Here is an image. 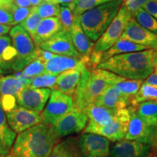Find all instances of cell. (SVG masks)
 <instances>
[{
    "label": "cell",
    "instance_id": "1",
    "mask_svg": "<svg viewBox=\"0 0 157 157\" xmlns=\"http://www.w3.org/2000/svg\"><path fill=\"white\" fill-rule=\"evenodd\" d=\"M155 50H146L111 57L101 62L97 68L128 79L143 80L154 70Z\"/></svg>",
    "mask_w": 157,
    "mask_h": 157
},
{
    "label": "cell",
    "instance_id": "2",
    "mask_svg": "<svg viewBox=\"0 0 157 157\" xmlns=\"http://www.w3.org/2000/svg\"><path fill=\"white\" fill-rule=\"evenodd\" d=\"M60 138L53 127L39 124L17 135L11 154L16 157H48Z\"/></svg>",
    "mask_w": 157,
    "mask_h": 157
},
{
    "label": "cell",
    "instance_id": "3",
    "mask_svg": "<svg viewBox=\"0 0 157 157\" xmlns=\"http://www.w3.org/2000/svg\"><path fill=\"white\" fill-rule=\"evenodd\" d=\"M125 78L106 70L95 68L90 71L84 69L79 84L72 95L75 107L82 111L93 103L107 88Z\"/></svg>",
    "mask_w": 157,
    "mask_h": 157
},
{
    "label": "cell",
    "instance_id": "4",
    "mask_svg": "<svg viewBox=\"0 0 157 157\" xmlns=\"http://www.w3.org/2000/svg\"><path fill=\"white\" fill-rule=\"evenodd\" d=\"M122 3L121 0H113L102 4L80 15L79 21L82 28L92 42H97L106 30Z\"/></svg>",
    "mask_w": 157,
    "mask_h": 157
},
{
    "label": "cell",
    "instance_id": "5",
    "mask_svg": "<svg viewBox=\"0 0 157 157\" xmlns=\"http://www.w3.org/2000/svg\"><path fill=\"white\" fill-rule=\"evenodd\" d=\"M12 44L17 52V58L12 65V69L21 71L35 59L36 46L30 35L21 25L13 26L9 32Z\"/></svg>",
    "mask_w": 157,
    "mask_h": 157
},
{
    "label": "cell",
    "instance_id": "6",
    "mask_svg": "<svg viewBox=\"0 0 157 157\" xmlns=\"http://www.w3.org/2000/svg\"><path fill=\"white\" fill-rule=\"evenodd\" d=\"M130 119V113L127 108L117 111L115 119L106 126H100L88 122L84 129V133H93L101 135L109 141L118 142L123 140L127 134Z\"/></svg>",
    "mask_w": 157,
    "mask_h": 157
},
{
    "label": "cell",
    "instance_id": "7",
    "mask_svg": "<svg viewBox=\"0 0 157 157\" xmlns=\"http://www.w3.org/2000/svg\"><path fill=\"white\" fill-rule=\"evenodd\" d=\"M75 108L73 98L52 89L42 113V124L55 127L61 118Z\"/></svg>",
    "mask_w": 157,
    "mask_h": 157
},
{
    "label": "cell",
    "instance_id": "8",
    "mask_svg": "<svg viewBox=\"0 0 157 157\" xmlns=\"http://www.w3.org/2000/svg\"><path fill=\"white\" fill-rule=\"evenodd\" d=\"M132 17V15L122 3L112 22L95 43L93 51L104 52L113 46L120 38L127 24Z\"/></svg>",
    "mask_w": 157,
    "mask_h": 157
},
{
    "label": "cell",
    "instance_id": "9",
    "mask_svg": "<svg viewBox=\"0 0 157 157\" xmlns=\"http://www.w3.org/2000/svg\"><path fill=\"white\" fill-rule=\"evenodd\" d=\"M80 157H109L110 141L101 135L84 133L77 139Z\"/></svg>",
    "mask_w": 157,
    "mask_h": 157
},
{
    "label": "cell",
    "instance_id": "10",
    "mask_svg": "<svg viewBox=\"0 0 157 157\" xmlns=\"http://www.w3.org/2000/svg\"><path fill=\"white\" fill-rule=\"evenodd\" d=\"M7 122L15 133H21L42 123V113L31 111L16 105L6 113Z\"/></svg>",
    "mask_w": 157,
    "mask_h": 157
},
{
    "label": "cell",
    "instance_id": "11",
    "mask_svg": "<svg viewBox=\"0 0 157 157\" xmlns=\"http://www.w3.org/2000/svg\"><path fill=\"white\" fill-rule=\"evenodd\" d=\"M130 113V119L127 134L124 138L135 140L145 144L155 146L157 144V129L149 126L132 109L127 108Z\"/></svg>",
    "mask_w": 157,
    "mask_h": 157
},
{
    "label": "cell",
    "instance_id": "12",
    "mask_svg": "<svg viewBox=\"0 0 157 157\" xmlns=\"http://www.w3.org/2000/svg\"><path fill=\"white\" fill-rule=\"evenodd\" d=\"M119 39L142 45L148 50L157 49V34L141 26L133 17L127 24Z\"/></svg>",
    "mask_w": 157,
    "mask_h": 157
},
{
    "label": "cell",
    "instance_id": "13",
    "mask_svg": "<svg viewBox=\"0 0 157 157\" xmlns=\"http://www.w3.org/2000/svg\"><path fill=\"white\" fill-rule=\"evenodd\" d=\"M87 121V116L82 110L75 107L63 116L53 127L59 137H66L84 130Z\"/></svg>",
    "mask_w": 157,
    "mask_h": 157
},
{
    "label": "cell",
    "instance_id": "14",
    "mask_svg": "<svg viewBox=\"0 0 157 157\" xmlns=\"http://www.w3.org/2000/svg\"><path fill=\"white\" fill-rule=\"evenodd\" d=\"M51 89L49 88L25 87L17 95L16 103L20 106L31 111L42 112L50 98Z\"/></svg>",
    "mask_w": 157,
    "mask_h": 157
},
{
    "label": "cell",
    "instance_id": "15",
    "mask_svg": "<svg viewBox=\"0 0 157 157\" xmlns=\"http://www.w3.org/2000/svg\"><path fill=\"white\" fill-rule=\"evenodd\" d=\"M42 50L59 56H66L82 58L74 48L70 32L61 30L39 46Z\"/></svg>",
    "mask_w": 157,
    "mask_h": 157
},
{
    "label": "cell",
    "instance_id": "16",
    "mask_svg": "<svg viewBox=\"0 0 157 157\" xmlns=\"http://www.w3.org/2000/svg\"><path fill=\"white\" fill-rule=\"evenodd\" d=\"M151 151L150 145L125 139L113 145L109 157H147Z\"/></svg>",
    "mask_w": 157,
    "mask_h": 157
},
{
    "label": "cell",
    "instance_id": "17",
    "mask_svg": "<svg viewBox=\"0 0 157 157\" xmlns=\"http://www.w3.org/2000/svg\"><path fill=\"white\" fill-rule=\"evenodd\" d=\"M44 67L47 73L54 76L71 69H86L82 58L59 55H55L50 60L45 62Z\"/></svg>",
    "mask_w": 157,
    "mask_h": 157
},
{
    "label": "cell",
    "instance_id": "18",
    "mask_svg": "<svg viewBox=\"0 0 157 157\" xmlns=\"http://www.w3.org/2000/svg\"><path fill=\"white\" fill-rule=\"evenodd\" d=\"M33 78L26 77L21 73L15 75L0 76V95L17 97L23 89L29 87Z\"/></svg>",
    "mask_w": 157,
    "mask_h": 157
},
{
    "label": "cell",
    "instance_id": "19",
    "mask_svg": "<svg viewBox=\"0 0 157 157\" xmlns=\"http://www.w3.org/2000/svg\"><path fill=\"white\" fill-rule=\"evenodd\" d=\"M71 38L74 48L81 57H88L93 51L95 43L86 35L80 24L79 17H75L74 23L70 31Z\"/></svg>",
    "mask_w": 157,
    "mask_h": 157
},
{
    "label": "cell",
    "instance_id": "20",
    "mask_svg": "<svg viewBox=\"0 0 157 157\" xmlns=\"http://www.w3.org/2000/svg\"><path fill=\"white\" fill-rule=\"evenodd\" d=\"M83 71L71 69L60 74L57 76L53 89L72 97L79 84Z\"/></svg>",
    "mask_w": 157,
    "mask_h": 157
},
{
    "label": "cell",
    "instance_id": "21",
    "mask_svg": "<svg viewBox=\"0 0 157 157\" xmlns=\"http://www.w3.org/2000/svg\"><path fill=\"white\" fill-rule=\"evenodd\" d=\"M117 111L95 103L90 104L82 110L87 116L90 122L100 126H106L112 122L117 116Z\"/></svg>",
    "mask_w": 157,
    "mask_h": 157
},
{
    "label": "cell",
    "instance_id": "22",
    "mask_svg": "<svg viewBox=\"0 0 157 157\" xmlns=\"http://www.w3.org/2000/svg\"><path fill=\"white\" fill-rule=\"evenodd\" d=\"M61 30L62 27L58 17L42 19L35 31L32 39L35 45L39 47Z\"/></svg>",
    "mask_w": 157,
    "mask_h": 157
},
{
    "label": "cell",
    "instance_id": "23",
    "mask_svg": "<svg viewBox=\"0 0 157 157\" xmlns=\"http://www.w3.org/2000/svg\"><path fill=\"white\" fill-rule=\"evenodd\" d=\"M93 103L111 109L119 110L129 106V100L119 93L117 88L111 86L107 88Z\"/></svg>",
    "mask_w": 157,
    "mask_h": 157
},
{
    "label": "cell",
    "instance_id": "24",
    "mask_svg": "<svg viewBox=\"0 0 157 157\" xmlns=\"http://www.w3.org/2000/svg\"><path fill=\"white\" fill-rule=\"evenodd\" d=\"M149 126L157 129V101H148L129 106Z\"/></svg>",
    "mask_w": 157,
    "mask_h": 157
},
{
    "label": "cell",
    "instance_id": "25",
    "mask_svg": "<svg viewBox=\"0 0 157 157\" xmlns=\"http://www.w3.org/2000/svg\"><path fill=\"white\" fill-rule=\"evenodd\" d=\"M17 58V52L12 44L10 36H0V68L5 72L12 68V65Z\"/></svg>",
    "mask_w": 157,
    "mask_h": 157
},
{
    "label": "cell",
    "instance_id": "26",
    "mask_svg": "<svg viewBox=\"0 0 157 157\" xmlns=\"http://www.w3.org/2000/svg\"><path fill=\"white\" fill-rule=\"evenodd\" d=\"M146 50H148V49H147L146 47L142 46V45L135 44V43L129 42V41L119 39L113 46H111V48L103 52V56H102L101 62L105 61L109 58L115 56L129 53V52H139V51Z\"/></svg>",
    "mask_w": 157,
    "mask_h": 157
},
{
    "label": "cell",
    "instance_id": "27",
    "mask_svg": "<svg viewBox=\"0 0 157 157\" xmlns=\"http://www.w3.org/2000/svg\"><path fill=\"white\" fill-rule=\"evenodd\" d=\"M48 157H80L77 139L75 137H68L59 141Z\"/></svg>",
    "mask_w": 157,
    "mask_h": 157
},
{
    "label": "cell",
    "instance_id": "28",
    "mask_svg": "<svg viewBox=\"0 0 157 157\" xmlns=\"http://www.w3.org/2000/svg\"><path fill=\"white\" fill-rule=\"evenodd\" d=\"M16 138V133L10 127L6 113L0 104V141L7 151L10 150Z\"/></svg>",
    "mask_w": 157,
    "mask_h": 157
},
{
    "label": "cell",
    "instance_id": "29",
    "mask_svg": "<svg viewBox=\"0 0 157 157\" xmlns=\"http://www.w3.org/2000/svg\"><path fill=\"white\" fill-rule=\"evenodd\" d=\"M111 1L113 0H76L74 3L66 5V7L73 12L74 17H78L85 12Z\"/></svg>",
    "mask_w": 157,
    "mask_h": 157
},
{
    "label": "cell",
    "instance_id": "30",
    "mask_svg": "<svg viewBox=\"0 0 157 157\" xmlns=\"http://www.w3.org/2000/svg\"><path fill=\"white\" fill-rule=\"evenodd\" d=\"M143 80L128 79L125 78L124 80L119 83L115 84L113 87L117 88L121 95L129 100V105H130V100L137 93L142 85Z\"/></svg>",
    "mask_w": 157,
    "mask_h": 157
},
{
    "label": "cell",
    "instance_id": "31",
    "mask_svg": "<svg viewBox=\"0 0 157 157\" xmlns=\"http://www.w3.org/2000/svg\"><path fill=\"white\" fill-rule=\"evenodd\" d=\"M148 101H157V88L143 83L137 93L130 100L129 106Z\"/></svg>",
    "mask_w": 157,
    "mask_h": 157
},
{
    "label": "cell",
    "instance_id": "32",
    "mask_svg": "<svg viewBox=\"0 0 157 157\" xmlns=\"http://www.w3.org/2000/svg\"><path fill=\"white\" fill-rule=\"evenodd\" d=\"M132 17L143 28L157 34V20L148 14L146 10L141 8Z\"/></svg>",
    "mask_w": 157,
    "mask_h": 157
},
{
    "label": "cell",
    "instance_id": "33",
    "mask_svg": "<svg viewBox=\"0 0 157 157\" xmlns=\"http://www.w3.org/2000/svg\"><path fill=\"white\" fill-rule=\"evenodd\" d=\"M32 9L36 12L42 19L48 18V17H58L60 13V5L49 2H42L40 5L36 7H33Z\"/></svg>",
    "mask_w": 157,
    "mask_h": 157
},
{
    "label": "cell",
    "instance_id": "34",
    "mask_svg": "<svg viewBox=\"0 0 157 157\" xmlns=\"http://www.w3.org/2000/svg\"><path fill=\"white\" fill-rule=\"evenodd\" d=\"M2 8L5 9L10 13L13 19V26L21 24L24 20L28 17L29 13L31 11V8L27 7H19L13 5L12 3L7 4L2 7Z\"/></svg>",
    "mask_w": 157,
    "mask_h": 157
},
{
    "label": "cell",
    "instance_id": "35",
    "mask_svg": "<svg viewBox=\"0 0 157 157\" xmlns=\"http://www.w3.org/2000/svg\"><path fill=\"white\" fill-rule=\"evenodd\" d=\"M21 74L23 76L29 78H34L36 76L47 74L45 70L44 63L39 60H33L29 65H27L21 71Z\"/></svg>",
    "mask_w": 157,
    "mask_h": 157
},
{
    "label": "cell",
    "instance_id": "36",
    "mask_svg": "<svg viewBox=\"0 0 157 157\" xmlns=\"http://www.w3.org/2000/svg\"><path fill=\"white\" fill-rule=\"evenodd\" d=\"M56 78L57 76H51L48 74L36 76V77L33 78L29 87L32 88V89L49 88V89L52 90L56 84Z\"/></svg>",
    "mask_w": 157,
    "mask_h": 157
},
{
    "label": "cell",
    "instance_id": "37",
    "mask_svg": "<svg viewBox=\"0 0 157 157\" xmlns=\"http://www.w3.org/2000/svg\"><path fill=\"white\" fill-rule=\"evenodd\" d=\"M58 18L61 25L62 30L70 32L71 29L74 23V20H75L73 12L66 6H60V13H59Z\"/></svg>",
    "mask_w": 157,
    "mask_h": 157
},
{
    "label": "cell",
    "instance_id": "38",
    "mask_svg": "<svg viewBox=\"0 0 157 157\" xmlns=\"http://www.w3.org/2000/svg\"><path fill=\"white\" fill-rule=\"evenodd\" d=\"M41 20H42V18L39 17V15L31 7V11L29 13L28 17L19 25H21L29 33L31 38H33L35 31H36Z\"/></svg>",
    "mask_w": 157,
    "mask_h": 157
},
{
    "label": "cell",
    "instance_id": "39",
    "mask_svg": "<svg viewBox=\"0 0 157 157\" xmlns=\"http://www.w3.org/2000/svg\"><path fill=\"white\" fill-rule=\"evenodd\" d=\"M149 0H127L123 2V5L133 16V15L139 10L143 8L145 4Z\"/></svg>",
    "mask_w": 157,
    "mask_h": 157
},
{
    "label": "cell",
    "instance_id": "40",
    "mask_svg": "<svg viewBox=\"0 0 157 157\" xmlns=\"http://www.w3.org/2000/svg\"><path fill=\"white\" fill-rule=\"evenodd\" d=\"M0 104L5 112H8L16 105V98L12 95H5L0 97Z\"/></svg>",
    "mask_w": 157,
    "mask_h": 157
},
{
    "label": "cell",
    "instance_id": "41",
    "mask_svg": "<svg viewBox=\"0 0 157 157\" xmlns=\"http://www.w3.org/2000/svg\"><path fill=\"white\" fill-rule=\"evenodd\" d=\"M56 54L52 53V52H48V51H45L42 49H41L39 47H36V50H35V59L41 60L44 63L45 62L48 61L51 58L53 57Z\"/></svg>",
    "mask_w": 157,
    "mask_h": 157
},
{
    "label": "cell",
    "instance_id": "42",
    "mask_svg": "<svg viewBox=\"0 0 157 157\" xmlns=\"http://www.w3.org/2000/svg\"><path fill=\"white\" fill-rule=\"evenodd\" d=\"M0 24L13 26V16L8 11L2 7H0Z\"/></svg>",
    "mask_w": 157,
    "mask_h": 157
},
{
    "label": "cell",
    "instance_id": "43",
    "mask_svg": "<svg viewBox=\"0 0 157 157\" xmlns=\"http://www.w3.org/2000/svg\"><path fill=\"white\" fill-rule=\"evenodd\" d=\"M143 9L157 20V1L156 0H149L145 4Z\"/></svg>",
    "mask_w": 157,
    "mask_h": 157
},
{
    "label": "cell",
    "instance_id": "44",
    "mask_svg": "<svg viewBox=\"0 0 157 157\" xmlns=\"http://www.w3.org/2000/svg\"><path fill=\"white\" fill-rule=\"evenodd\" d=\"M143 83L157 88V74L156 73H154V72H153L151 75H149L148 77L143 81Z\"/></svg>",
    "mask_w": 157,
    "mask_h": 157
},
{
    "label": "cell",
    "instance_id": "45",
    "mask_svg": "<svg viewBox=\"0 0 157 157\" xmlns=\"http://www.w3.org/2000/svg\"><path fill=\"white\" fill-rule=\"evenodd\" d=\"M11 3L19 7H27L31 8L32 7L29 0H10Z\"/></svg>",
    "mask_w": 157,
    "mask_h": 157
},
{
    "label": "cell",
    "instance_id": "46",
    "mask_svg": "<svg viewBox=\"0 0 157 157\" xmlns=\"http://www.w3.org/2000/svg\"><path fill=\"white\" fill-rule=\"evenodd\" d=\"M76 0H52L51 3L57 4V5H61L62 6H66L70 4L74 3Z\"/></svg>",
    "mask_w": 157,
    "mask_h": 157
},
{
    "label": "cell",
    "instance_id": "47",
    "mask_svg": "<svg viewBox=\"0 0 157 157\" xmlns=\"http://www.w3.org/2000/svg\"><path fill=\"white\" fill-rule=\"evenodd\" d=\"M11 29V26L9 25H2L0 24V36H5L10 32Z\"/></svg>",
    "mask_w": 157,
    "mask_h": 157
},
{
    "label": "cell",
    "instance_id": "48",
    "mask_svg": "<svg viewBox=\"0 0 157 157\" xmlns=\"http://www.w3.org/2000/svg\"><path fill=\"white\" fill-rule=\"evenodd\" d=\"M7 154H8V151L4 147L3 144L0 141V157H5Z\"/></svg>",
    "mask_w": 157,
    "mask_h": 157
},
{
    "label": "cell",
    "instance_id": "49",
    "mask_svg": "<svg viewBox=\"0 0 157 157\" xmlns=\"http://www.w3.org/2000/svg\"><path fill=\"white\" fill-rule=\"evenodd\" d=\"M29 1H30L32 7H36V6L40 5V4L43 2L42 0H29Z\"/></svg>",
    "mask_w": 157,
    "mask_h": 157
},
{
    "label": "cell",
    "instance_id": "50",
    "mask_svg": "<svg viewBox=\"0 0 157 157\" xmlns=\"http://www.w3.org/2000/svg\"><path fill=\"white\" fill-rule=\"evenodd\" d=\"M9 3H11L10 0H0V7H3L4 5H7V4H9Z\"/></svg>",
    "mask_w": 157,
    "mask_h": 157
},
{
    "label": "cell",
    "instance_id": "51",
    "mask_svg": "<svg viewBox=\"0 0 157 157\" xmlns=\"http://www.w3.org/2000/svg\"><path fill=\"white\" fill-rule=\"evenodd\" d=\"M147 157H157V150H155L154 151H151Z\"/></svg>",
    "mask_w": 157,
    "mask_h": 157
},
{
    "label": "cell",
    "instance_id": "52",
    "mask_svg": "<svg viewBox=\"0 0 157 157\" xmlns=\"http://www.w3.org/2000/svg\"><path fill=\"white\" fill-rule=\"evenodd\" d=\"M154 73H156L157 74V59L155 60L154 63Z\"/></svg>",
    "mask_w": 157,
    "mask_h": 157
},
{
    "label": "cell",
    "instance_id": "53",
    "mask_svg": "<svg viewBox=\"0 0 157 157\" xmlns=\"http://www.w3.org/2000/svg\"><path fill=\"white\" fill-rule=\"evenodd\" d=\"M5 157H16L15 156H14L13 154H7Z\"/></svg>",
    "mask_w": 157,
    "mask_h": 157
},
{
    "label": "cell",
    "instance_id": "54",
    "mask_svg": "<svg viewBox=\"0 0 157 157\" xmlns=\"http://www.w3.org/2000/svg\"><path fill=\"white\" fill-rule=\"evenodd\" d=\"M157 59V49L156 50H155V60H156Z\"/></svg>",
    "mask_w": 157,
    "mask_h": 157
},
{
    "label": "cell",
    "instance_id": "55",
    "mask_svg": "<svg viewBox=\"0 0 157 157\" xmlns=\"http://www.w3.org/2000/svg\"><path fill=\"white\" fill-rule=\"evenodd\" d=\"M4 73H5V72H4V71H2V69H1V68H0V74H4Z\"/></svg>",
    "mask_w": 157,
    "mask_h": 157
},
{
    "label": "cell",
    "instance_id": "56",
    "mask_svg": "<svg viewBox=\"0 0 157 157\" xmlns=\"http://www.w3.org/2000/svg\"><path fill=\"white\" fill-rule=\"evenodd\" d=\"M43 2H50L51 1H52V0H42Z\"/></svg>",
    "mask_w": 157,
    "mask_h": 157
},
{
    "label": "cell",
    "instance_id": "57",
    "mask_svg": "<svg viewBox=\"0 0 157 157\" xmlns=\"http://www.w3.org/2000/svg\"><path fill=\"white\" fill-rule=\"evenodd\" d=\"M121 1H122V2H126V1H127V0H121Z\"/></svg>",
    "mask_w": 157,
    "mask_h": 157
},
{
    "label": "cell",
    "instance_id": "58",
    "mask_svg": "<svg viewBox=\"0 0 157 157\" xmlns=\"http://www.w3.org/2000/svg\"><path fill=\"white\" fill-rule=\"evenodd\" d=\"M156 134H157V130H156Z\"/></svg>",
    "mask_w": 157,
    "mask_h": 157
},
{
    "label": "cell",
    "instance_id": "59",
    "mask_svg": "<svg viewBox=\"0 0 157 157\" xmlns=\"http://www.w3.org/2000/svg\"><path fill=\"white\" fill-rule=\"evenodd\" d=\"M156 1H157V0H156Z\"/></svg>",
    "mask_w": 157,
    "mask_h": 157
}]
</instances>
